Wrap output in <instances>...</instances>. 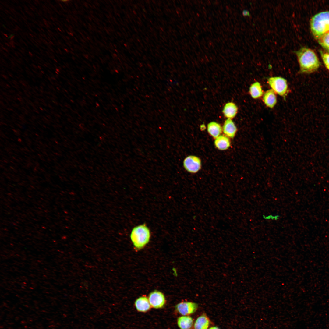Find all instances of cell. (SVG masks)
<instances>
[{
  "label": "cell",
  "instance_id": "6da1fadb",
  "mask_svg": "<svg viewBox=\"0 0 329 329\" xmlns=\"http://www.w3.org/2000/svg\"><path fill=\"white\" fill-rule=\"evenodd\" d=\"M296 54L301 73H312L320 67V62L316 54L312 49L303 47L296 51Z\"/></svg>",
  "mask_w": 329,
  "mask_h": 329
},
{
  "label": "cell",
  "instance_id": "7a4b0ae2",
  "mask_svg": "<svg viewBox=\"0 0 329 329\" xmlns=\"http://www.w3.org/2000/svg\"><path fill=\"white\" fill-rule=\"evenodd\" d=\"M310 24L312 34L317 40L329 31V11L321 12L314 15L310 20Z\"/></svg>",
  "mask_w": 329,
  "mask_h": 329
},
{
  "label": "cell",
  "instance_id": "3957f363",
  "mask_svg": "<svg viewBox=\"0 0 329 329\" xmlns=\"http://www.w3.org/2000/svg\"><path fill=\"white\" fill-rule=\"evenodd\" d=\"M150 235L149 229L145 224H143L133 228L130 238L134 246L137 249H140L148 243Z\"/></svg>",
  "mask_w": 329,
  "mask_h": 329
},
{
  "label": "cell",
  "instance_id": "277c9868",
  "mask_svg": "<svg viewBox=\"0 0 329 329\" xmlns=\"http://www.w3.org/2000/svg\"><path fill=\"white\" fill-rule=\"evenodd\" d=\"M268 83L275 93L285 97L288 93V86L285 79L280 77H271L268 80Z\"/></svg>",
  "mask_w": 329,
  "mask_h": 329
},
{
  "label": "cell",
  "instance_id": "5b68a950",
  "mask_svg": "<svg viewBox=\"0 0 329 329\" xmlns=\"http://www.w3.org/2000/svg\"><path fill=\"white\" fill-rule=\"evenodd\" d=\"M183 163L185 169L190 173L197 172L200 169L201 167L200 159L194 155H190L186 157L184 159Z\"/></svg>",
  "mask_w": 329,
  "mask_h": 329
},
{
  "label": "cell",
  "instance_id": "8992f818",
  "mask_svg": "<svg viewBox=\"0 0 329 329\" xmlns=\"http://www.w3.org/2000/svg\"><path fill=\"white\" fill-rule=\"evenodd\" d=\"M198 308V304L191 301H182L175 307L177 312L182 316H190L195 313Z\"/></svg>",
  "mask_w": 329,
  "mask_h": 329
},
{
  "label": "cell",
  "instance_id": "52a82bcc",
  "mask_svg": "<svg viewBox=\"0 0 329 329\" xmlns=\"http://www.w3.org/2000/svg\"><path fill=\"white\" fill-rule=\"evenodd\" d=\"M148 299L151 307L156 309L163 307L166 302L164 294L157 290H155L150 294Z\"/></svg>",
  "mask_w": 329,
  "mask_h": 329
},
{
  "label": "cell",
  "instance_id": "ba28073f",
  "mask_svg": "<svg viewBox=\"0 0 329 329\" xmlns=\"http://www.w3.org/2000/svg\"><path fill=\"white\" fill-rule=\"evenodd\" d=\"M211 324L209 317L205 313H203L194 321L192 329H208Z\"/></svg>",
  "mask_w": 329,
  "mask_h": 329
},
{
  "label": "cell",
  "instance_id": "9c48e42d",
  "mask_svg": "<svg viewBox=\"0 0 329 329\" xmlns=\"http://www.w3.org/2000/svg\"><path fill=\"white\" fill-rule=\"evenodd\" d=\"M237 128L232 119H227L225 122L222 127L223 131L225 136L233 138L237 131Z\"/></svg>",
  "mask_w": 329,
  "mask_h": 329
},
{
  "label": "cell",
  "instance_id": "30bf717a",
  "mask_svg": "<svg viewBox=\"0 0 329 329\" xmlns=\"http://www.w3.org/2000/svg\"><path fill=\"white\" fill-rule=\"evenodd\" d=\"M135 306L136 310L141 312L148 311L151 307L148 299L144 296L140 297L137 299L135 302Z\"/></svg>",
  "mask_w": 329,
  "mask_h": 329
},
{
  "label": "cell",
  "instance_id": "8fae6325",
  "mask_svg": "<svg viewBox=\"0 0 329 329\" xmlns=\"http://www.w3.org/2000/svg\"><path fill=\"white\" fill-rule=\"evenodd\" d=\"M194 320L190 316L179 317L177 320V324L180 329H192Z\"/></svg>",
  "mask_w": 329,
  "mask_h": 329
},
{
  "label": "cell",
  "instance_id": "7c38bea8",
  "mask_svg": "<svg viewBox=\"0 0 329 329\" xmlns=\"http://www.w3.org/2000/svg\"><path fill=\"white\" fill-rule=\"evenodd\" d=\"M263 99L265 104L271 108H273L277 103L275 93L272 89L267 90L265 93Z\"/></svg>",
  "mask_w": 329,
  "mask_h": 329
},
{
  "label": "cell",
  "instance_id": "4fadbf2b",
  "mask_svg": "<svg viewBox=\"0 0 329 329\" xmlns=\"http://www.w3.org/2000/svg\"><path fill=\"white\" fill-rule=\"evenodd\" d=\"M238 108L236 105L232 102H229L225 104L222 112L225 117L232 119L236 116Z\"/></svg>",
  "mask_w": 329,
  "mask_h": 329
},
{
  "label": "cell",
  "instance_id": "5bb4252c",
  "mask_svg": "<svg viewBox=\"0 0 329 329\" xmlns=\"http://www.w3.org/2000/svg\"><path fill=\"white\" fill-rule=\"evenodd\" d=\"M215 147L218 150H224L228 149L230 147L231 142L228 137L223 135H220L214 141Z\"/></svg>",
  "mask_w": 329,
  "mask_h": 329
},
{
  "label": "cell",
  "instance_id": "9a60e30c",
  "mask_svg": "<svg viewBox=\"0 0 329 329\" xmlns=\"http://www.w3.org/2000/svg\"><path fill=\"white\" fill-rule=\"evenodd\" d=\"M207 131L209 134L215 139L221 133L222 127L219 123L215 122H211L207 125Z\"/></svg>",
  "mask_w": 329,
  "mask_h": 329
},
{
  "label": "cell",
  "instance_id": "2e32d148",
  "mask_svg": "<svg viewBox=\"0 0 329 329\" xmlns=\"http://www.w3.org/2000/svg\"><path fill=\"white\" fill-rule=\"evenodd\" d=\"M249 92L252 97L254 99L259 98L263 94L261 86L257 82L253 83L249 87Z\"/></svg>",
  "mask_w": 329,
  "mask_h": 329
},
{
  "label": "cell",
  "instance_id": "e0dca14e",
  "mask_svg": "<svg viewBox=\"0 0 329 329\" xmlns=\"http://www.w3.org/2000/svg\"><path fill=\"white\" fill-rule=\"evenodd\" d=\"M317 41L322 47L329 51V31L324 34Z\"/></svg>",
  "mask_w": 329,
  "mask_h": 329
},
{
  "label": "cell",
  "instance_id": "ac0fdd59",
  "mask_svg": "<svg viewBox=\"0 0 329 329\" xmlns=\"http://www.w3.org/2000/svg\"><path fill=\"white\" fill-rule=\"evenodd\" d=\"M323 61L326 68L329 71V53L320 51Z\"/></svg>",
  "mask_w": 329,
  "mask_h": 329
},
{
  "label": "cell",
  "instance_id": "d6986e66",
  "mask_svg": "<svg viewBox=\"0 0 329 329\" xmlns=\"http://www.w3.org/2000/svg\"><path fill=\"white\" fill-rule=\"evenodd\" d=\"M263 218L264 219L266 220L277 221L279 219L280 216L279 214H276L275 215L269 214L267 215H263Z\"/></svg>",
  "mask_w": 329,
  "mask_h": 329
},
{
  "label": "cell",
  "instance_id": "ffe728a7",
  "mask_svg": "<svg viewBox=\"0 0 329 329\" xmlns=\"http://www.w3.org/2000/svg\"><path fill=\"white\" fill-rule=\"evenodd\" d=\"M208 329H220L218 327L216 326H211Z\"/></svg>",
  "mask_w": 329,
  "mask_h": 329
}]
</instances>
